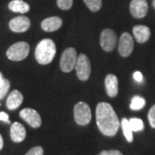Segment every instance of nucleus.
I'll return each mask as SVG.
<instances>
[{"label":"nucleus","mask_w":155,"mask_h":155,"mask_svg":"<svg viewBox=\"0 0 155 155\" xmlns=\"http://www.w3.org/2000/svg\"><path fill=\"white\" fill-rule=\"evenodd\" d=\"M96 120L100 132L106 136L112 137L116 135L121 125L114 109L108 103H100L97 104Z\"/></svg>","instance_id":"f257e3e1"},{"label":"nucleus","mask_w":155,"mask_h":155,"mask_svg":"<svg viewBox=\"0 0 155 155\" xmlns=\"http://www.w3.org/2000/svg\"><path fill=\"white\" fill-rule=\"evenodd\" d=\"M55 54V44L50 39L42 40L35 48V59L41 65H48L52 62Z\"/></svg>","instance_id":"f03ea898"},{"label":"nucleus","mask_w":155,"mask_h":155,"mask_svg":"<svg viewBox=\"0 0 155 155\" xmlns=\"http://www.w3.org/2000/svg\"><path fill=\"white\" fill-rule=\"evenodd\" d=\"M29 45L27 42L20 41L15 43L7 50L6 55L11 61H20L24 60L29 54Z\"/></svg>","instance_id":"7ed1b4c3"},{"label":"nucleus","mask_w":155,"mask_h":155,"mask_svg":"<svg viewBox=\"0 0 155 155\" xmlns=\"http://www.w3.org/2000/svg\"><path fill=\"white\" fill-rule=\"evenodd\" d=\"M74 119L78 125L85 126L91 120V112L87 104L79 102L74 107Z\"/></svg>","instance_id":"20e7f679"},{"label":"nucleus","mask_w":155,"mask_h":155,"mask_svg":"<svg viewBox=\"0 0 155 155\" xmlns=\"http://www.w3.org/2000/svg\"><path fill=\"white\" fill-rule=\"evenodd\" d=\"M77 52L72 48H67L63 52L61 58V70L64 72H70L73 70L77 62Z\"/></svg>","instance_id":"39448f33"},{"label":"nucleus","mask_w":155,"mask_h":155,"mask_svg":"<svg viewBox=\"0 0 155 155\" xmlns=\"http://www.w3.org/2000/svg\"><path fill=\"white\" fill-rule=\"evenodd\" d=\"M75 69L78 78L80 80L85 81L88 79L91 75V62L85 54H81L78 57Z\"/></svg>","instance_id":"423d86ee"},{"label":"nucleus","mask_w":155,"mask_h":155,"mask_svg":"<svg viewBox=\"0 0 155 155\" xmlns=\"http://www.w3.org/2000/svg\"><path fill=\"white\" fill-rule=\"evenodd\" d=\"M116 43V35L115 32L107 28L104 29L100 35V45L106 52H111L114 49Z\"/></svg>","instance_id":"0eeeda50"},{"label":"nucleus","mask_w":155,"mask_h":155,"mask_svg":"<svg viewBox=\"0 0 155 155\" xmlns=\"http://www.w3.org/2000/svg\"><path fill=\"white\" fill-rule=\"evenodd\" d=\"M20 116L29 126L34 128H37L41 125V118L38 114V112L30 108L23 109L20 112Z\"/></svg>","instance_id":"6e6552de"},{"label":"nucleus","mask_w":155,"mask_h":155,"mask_svg":"<svg viewBox=\"0 0 155 155\" xmlns=\"http://www.w3.org/2000/svg\"><path fill=\"white\" fill-rule=\"evenodd\" d=\"M119 53L122 57L129 56L134 49V40L130 34L123 33L119 41Z\"/></svg>","instance_id":"1a4fd4ad"},{"label":"nucleus","mask_w":155,"mask_h":155,"mask_svg":"<svg viewBox=\"0 0 155 155\" xmlns=\"http://www.w3.org/2000/svg\"><path fill=\"white\" fill-rule=\"evenodd\" d=\"M129 9L134 17L142 18L147 13L148 5L147 0H132V2L130 3Z\"/></svg>","instance_id":"9d476101"},{"label":"nucleus","mask_w":155,"mask_h":155,"mask_svg":"<svg viewBox=\"0 0 155 155\" xmlns=\"http://www.w3.org/2000/svg\"><path fill=\"white\" fill-rule=\"evenodd\" d=\"M10 28L13 32L22 33L27 31L30 27V20L27 17H17L9 23Z\"/></svg>","instance_id":"9b49d317"},{"label":"nucleus","mask_w":155,"mask_h":155,"mask_svg":"<svg viewBox=\"0 0 155 155\" xmlns=\"http://www.w3.org/2000/svg\"><path fill=\"white\" fill-rule=\"evenodd\" d=\"M26 137L25 127L19 122H14L11 127V138L14 142H22Z\"/></svg>","instance_id":"f8f14e48"},{"label":"nucleus","mask_w":155,"mask_h":155,"mask_svg":"<svg viewBox=\"0 0 155 155\" xmlns=\"http://www.w3.org/2000/svg\"><path fill=\"white\" fill-rule=\"evenodd\" d=\"M134 36L139 43H144L147 41L151 35L150 28L144 25H137L133 28Z\"/></svg>","instance_id":"ddd939ff"},{"label":"nucleus","mask_w":155,"mask_h":155,"mask_svg":"<svg viewBox=\"0 0 155 155\" xmlns=\"http://www.w3.org/2000/svg\"><path fill=\"white\" fill-rule=\"evenodd\" d=\"M62 26V20L59 17H52L45 19L41 22V28L47 32L56 31Z\"/></svg>","instance_id":"4468645a"},{"label":"nucleus","mask_w":155,"mask_h":155,"mask_svg":"<svg viewBox=\"0 0 155 155\" xmlns=\"http://www.w3.org/2000/svg\"><path fill=\"white\" fill-rule=\"evenodd\" d=\"M105 89L107 94L115 97L118 93V79L113 74H109L105 78Z\"/></svg>","instance_id":"2eb2a0df"},{"label":"nucleus","mask_w":155,"mask_h":155,"mask_svg":"<svg viewBox=\"0 0 155 155\" xmlns=\"http://www.w3.org/2000/svg\"><path fill=\"white\" fill-rule=\"evenodd\" d=\"M22 100H23V97L22 93L19 91H13L11 94L9 95L6 101L7 108L11 110H16L22 104Z\"/></svg>","instance_id":"dca6fc26"},{"label":"nucleus","mask_w":155,"mask_h":155,"mask_svg":"<svg viewBox=\"0 0 155 155\" xmlns=\"http://www.w3.org/2000/svg\"><path fill=\"white\" fill-rule=\"evenodd\" d=\"M9 9L13 12L24 14L29 11V5L22 0H12L9 4Z\"/></svg>","instance_id":"f3484780"},{"label":"nucleus","mask_w":155,"mask_h":155,"mask_svg":"<svg viewBox=\"0 0 155 155\" xmlns=\"http://www.w3.org/2000/svg\"><path fill=\"white\" fill-rule=\"evenodd\" d=\"M121 125L122 127V132H123V134H124L126 140L128 142H132L134 140L133 130L130 127L129 120H127V118H123L121 122Z\"/></svg>","instance_id":"a211bd4d"},{"label":"nucleus","mask_w":155,"mask_h":155,"mask_svg":"<svg viewBox=\"0 0 155 155\" xmlns=\"http://www.w3.org/2000/svg\"><path fill=\"white\" fill-rule=\"evenodd\" d=\"M146 104V100L140 96H135L132 98L130 104V109L133 110H141Z\"/></svg>","instance_id":"6ab92c4d"},{"label":"nucleus","mask_w":155,"mask_h":155,"mask_svg":"<svg viewBox=\"0 0 155 155\" xmlns=\"http://www.w3.org/2000/svg\"><path fill=\"white\" fill-rule=\"evenodd\" d=\"M129 124L133 132H139L143 130L144 128V123L140 118H131L129 120Z\"/></svg>","instance_id":"aec40b11"},{"label":"nucleus","mask_w":155,"mask_h":155,"mask_svg":"<svg viewBox=\"0 0 155 155\" xmlns=\"http://www.w3.org/2000/svg\"><path fill=\"white\" fill-rule=\"evenodd\" d=\"M86 6L93 12H97L102 7V0H84Z\"/></svg>","instance_id":"412c9836"},{"label":"nucleus","mask_w":155,"mask_h":155,"mask_svg":"<svg viewBox=\"0 0 155 155\" xmlns=\"http://www.w3.org/2000/svg\"><path fill=\"white\" fill-rule=\"evenodd\" d=\"M10 86H11L10 81H9L8 79H5V78L4 83L0 85V100L3 99V98L6 96V94L8 93L9 89H10Z\"/></svg>","instance_id":"4be33fe9"},{"label":"nucleus","mask_w":155,"mask_h":155,"mask_svg":"<svg viewBox=\"0 0 155 155\" xmlns=\"http://www.w3.org/2000/svg\"><path fill=\"white\" fill-rule=\"evenodd\" d=\"M73 0H57V5L61 10L67 11L72 6Z\"/></svg>","instance_id":"5701e85b"},{"label":"nucleus","mask_w":155,"mask_h":155,"mask_svg":"<svg viewBox=\"0 0 155 155\" xmlns=\"http://www.w3.org/2000/svg\"><path fill=\"white\" fill-rule=\"evenodd\" d=\"M148 121L151 127L155 128V104L151 107L148 112Z\"/></svg>","instance_id":"b1692460"},{"label":"nucleus","mask_w":155,"mask_h":155,"mask_svg":"<svg viewBox=\"0 0 155 155\" xmlns=\"http://www.w3.org/2000/svg\"><path fill=\"white\" fill-rule=\"evenodd\" d=\"M26 155H43V149L41 147H35L29 150Z\"/></svg>","instance_id":"393cba45"},{"label":"nucleus","mask_w":155,"mask_h":155,"mask_svg":"<svg viewBox=\"0 0 155 155\" xmlns=\"http://www.w3.org/2000/svg\"><path fill=\"white\" fill-rule=\"evenodd\" d=\"M134 78L136 82L138 83H141L143 81V76H142V73L139 71L134 72Z\"/></svg>","instance_id":"a878e982"},{"label":"nucleus","mask_w":155,"mask_h":155,"mask_svg":"<svg viewBox=\"0 0 155 155\" xmlns=\"http://www.w3.org/2000/svg\"><path fill=\"white\" fill-rule=\"evenodd\" d=\"M99 155H122V153L117 150H110V151H103Z\"/></svg>","instance_id":"bb28decb"},{"label":"nucleus","mask_w":155,"mask_h":155,"mask_svg":"<svg viewBox=\"0 0 155 155\" xmlns=\"http://www.w3.org/2000/svg\"><path fill=\"white\" fill-rule=\"evenodd\" d=\"M0 121H4V122H7V123H10L9 116L5 112H0Z\"/></svg>","instance_id":"cd10ccee"},{"label":"nucleus","mask_w":155,"mask_h":155,"mask_svg":"<svg viewBox=\"0 0 155 155\" xmlns=\"http://www.w3.org/2000/svg\"><path fill=\"white\" fill-rule=\"evenodd\" d=\"M3 147H4V140H3L2 135L0 134V150L3 148Z\"/></svg>","instance_id":"c85d7f7f"},{"label":"nucleus","mask_w":155,"mask_h":155,"mask_svg":"<svg viewBox=\"0 0 155 155\" xmlns=\"http://www.w3.org/2000/svg\"><path fill=\"white\" fill-rule=\"evenodd\" d=\"M4 81H5V78H3L2 74H1V72H0V85H1L2 84L4 83Z\"/></svg>","instance_id":"c756f323"},{"label":"nucleus","mask_w":155,"mask_h":155,"mask_svg":"<svg viewBox=\"0 0 155 155\" xmlns=\"http://www.w3.org/2000/svg\"><path fill=\"white\" fill-rule=\"evenodd\" d=\"M153 7H154V9H155V0H153Z\"/></svg>","instance_id":"7c9ffc66"}]
</instances>
